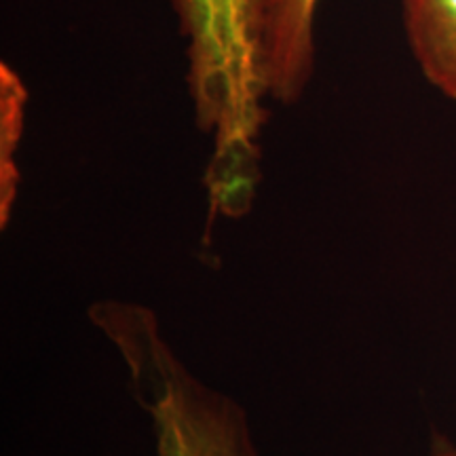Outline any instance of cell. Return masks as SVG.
I'll return each mask as SVG.
<instances>
[{"mask_svg": "<svg viewBox=\"0 0 456 456\" xmlns=\"http://www.w3.org/2000/svg\"><path fill=\"white\" fill-rule=\"evenodd\" d=\"M319 0H235L220 41L188 81L197 123L224 165L256 161L262 104H294L315 68Z\"/></svg>", "mask_w": 456, "mask_h": 456, "instance_id": "6da1fadb", "label": "cell"}, {"mask_svg": "<svg viewBox=\"0 0 456 456\" xmlns=\"http://www.w3.org/2000/svg\"><path fill=\"white\" fill-rule=\"evenodd\" d=\"M91 323L127 368L131 395L151 419L157 456H260L241 403L188 370L155 311L131 300H100Z\"/></svg>", "mask_w": 456, "mask_h": 456, "instance_id": "7a4b0ae2", "label": "cell"}, {"mask_svg": "<svg viewBox=\"0 0 456 456\" xmlns=\"http://www.w3.org/2000/svg\"><path fill=\"white\" fill-rule=\"evenodd\" d=\"M402 11L425 78L456 102V0H402Z\"/></svg>", "mask_w": 456, "mask_h": 456, "instance_id": "3957f363", "label": "cell"}, {"mask_svg": "<svg viewBox=\"0 0 456 456\" xmlns=\"http://www.w3.org/2000/svg\"><path fill=\"white\" fill-rule=\"evenodd\" d=\"M26 87L7 64L0 66V222L11 218L17 195L15 151L24 134Z\"/></svg>", "mask_w": 456, "mask_h": 456, "instance_id": "277c9868", "label": "cell"}, {"mask_svg": "<svg viewBox=\"0 0 456 456\" xmlns=\"http://www.w3.org/2000/svg\"><path fill=\"white\" fill-rule=\"evenodd\" d=\"M180 24L195 32H212L226 21L235 0H174Z\"/></svg>", "mask_w": 456, "mask_h": 456, "instance_id": "5b68a950", "label": "cell"}, {"mask_svg": "<svg viewBox=\"0 0 456 456\" xmlns=\"http://www.w3.org/2000/svg\"><path fill=\"white\" fill-rule=\"evenodd\" d=\"M429 456H456V444L442 433H433Z\"/></svg>", "mask_w": 456, "mask_h": 456, "instance_id": "8992f818", "label": "cell"}]
</instances>
